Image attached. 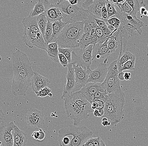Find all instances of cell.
<instances>
[{
  "label": "cell",
  "mask_w": 148,
  "mask_h": 146,
  "mask_svg": "<svg viewBox=\"0 0 148 146\" xmlns=\"http://www.w3.org/2000/svg\"><path fill=\"white\" fill-rule=\"evenodd\" d=\"M14 75L12 83V91L15 96L25 97L31 80L35 72L27 54L16 50L12 54Z\"/></svg>",
  "instance_id": "cell-1"
},
{
  "label": "cell",
  "mask_w": 148,
  "mask_h": 146,
  "mask_svg": "<svg viewBox=\"0 0 148 146\" xmlns=\"http://www.w3.org/2000/svg\"><path fill=\"white\" fill-rule=\"evenodd\" d=\"M65 108L67 118L73 121L74 125L77 126L81 121L89 118V114L93 112L91 104L79 91L70 95L64 101Z\"/></svg>",
  "instance_id": "cell-2"
},
{
  "label": "cell",
  "mask_w": 148,
  "mask_h": 146,
  "mask_svg": "<svg viewBox=\"0 0 148 146\" xmlns=\"http://www.w3.org/2000/svg\"><path fill=\"white\" fill-rule=\"evenodd\" d=\"M125 102V94L121 88H116L108 95V99L104 103L103 118L110 120L111 126H116L123 119Z\"/></svg>",
  "instance_id": "cell-3"
},
{
  "label": "cell",
  "mask_w": 148,
  "mask_h": 146,
  "mask_svg": "<svg viewBox=\"0 0 148 146\" xmlns=\"http://www.w3.org/2000/svg\"><path fill=\"white\" fill-rule=\"evenodd\" d=\"M117 8L118 13L115 16L120 19L121 24L120 27L110 38H115L119 42L124 39L127 40L136 36L137 33L141 35L142 28L144 26L143 22L138 19L136 16L122 12L117 6Z\"/></svg>",
  "instance_id": "cell-4"
},
{
  "label": "cell",
  "mask_w": 148,
  "mask_h": 146,
  "mask_svg": "<svg viewBox=\"0 0 148 146\" xmlns=\"http://www.w3.org/2000/svg\"><path fill=\"white\" fill-rule=\"evenodd\" d=\"M84 27L83 22L66 25L55 42L60 48H79V41L84 33Z\"/></svg>",
  "instance_id": "cell-5"
},
{
  "label": "cell",
  "mask_w": 148,
  "mask_h": 146,
  "mask_svg": "<svg viewBox=\"0 0 148 146\" xmlns=\"http://www.w3.org/2000/svg\"><path fill=\"white\" fill-rule=\"evenodd\" d=\"M56 4L63 16L62 21L67 24L83 22L87 19L90 14L88 11L78 5H72L66 0H60Z\"/></svg>",
  "instance_id": "cell-6"
},
{
  "label": "cell",
  "mask_w": 148,
  "mask_h": 146,
  "mask_svg": "<svg viewBox=\"0 0 148 146\" xmlns=\"http://www.w3.org/2000/svg\"><path fill=\"white\" fill-rule=\"evenodd\" d=\"M58 138L71 136L70 144L68 146H83L92 135V131L85 126L77 127L74 125L62 128L59 131Z\"/></svg>",
  "instance_id": "cell-7"
},
{
  "label": "cell",
  "mask_w": 148,
  "mask_h": 146,
  "mask_svg": "<svg viewBox=\"0 0 148 146\" xmlns=\"http://www.w3.org/2000/svg\"><path fill=\"white\" fill-rule=\"evenodd\" d=\"M118 62L117 59L112 62L109 65L106 79L102 84L103 87L108 94L116 88H121L120 80L118 78L119 72L118 69Z\"/></svg>",
  "instance_id": "cell-8"
},
{
  "label": "cell",
  "mask_w": 148,
  "mask_h": 146,
  "mask_svg": "<svg viewBox=\"0 0 148 146\" xmlns=\"http://www.w3.org/2000/svg\"><path fill=\"white\" fill-rule=\"evenodd\" d=\"M93 45H90L84 49H80L77 53L73 51L72 53V63L73 65L82 67L87 70L90 68L92 61V50Z\"/></svg>",
  "instance_id": "cell-9"
},
{
  "label": "cell",
  "mask_w": 148,
  "mask_h": 146,
  "mask_svg": "<svg viewBox=\"0 0 148 146\" xmlns=\"http://www.w3.org/2000/svg\"><path fill=\"white\" fill-rule=\"evenodd\" d=\"M23 41L30 49L35 47L46 51L47 45L41 32L35 33L25 29L23 35Z\"/></svg>",
  "instance_id": "cell-10"
},
{
  "label": "cell",
  "mask_w": 148,
  "mask_h": 146,
  "mask_svg": "<svg viewBox=\"0 0 148 146\" xmlns=\"http://www.w3.org/2000/svg\"><path fill=\"white\" fill-rule=\"evenodd\" d=\"M68 71L66 75V83L64 86L63 93L61 98L64 101L74 93L77 92L75 69L72 63L68 64Z\"/></svg>",
  "instance_id": "cell-11"
},
{
  "label": "cell",
  "mask_w": 148,
  "mask_h": 146,
  "mask_svg": "<svg viewBox=\"0 0 148 146\" xmlns=\"http://www.w3.org/2000/svg\"><path fill=\"white\" fill-rule=\"evenodd\" d=\"M108 70V67L105 63L100 64L98 67L93 71L89 68L87 70L88 74V83L103 84L106 79Z\"/></svg>",
  "instance_id": "cell-12"
},
{
  "label": "cell",
  "mask_w": 148,
  "mask_h": 146,
  "mask_svg": "<svg viewBox=\"0 0 148 146\" xmlns=\"http://www.w3.org/2000/svg\"><path fill=\"white\" fill-rule=\"evenodd\" d=\"M15 125L13 122L7 123L0 127V141L1 146H14V136L13 134Z\"/></svg>",
  "instance_id": "cell-13"
},
{
  "label": "cell",
  "mask_w": 148,
  "mask_h": 146,
  "mask_svg": "<svg viewBox=\"0 0 148 146\" xmlns=\"http://www.w3.org/2000/svg\"><path fill=\"white\" fill-rule=\"evenodd\" d=\"M44 115L43 112L36 108H31L26 115L27 124L32 127L40 128L44 125Z\"/></svg>",
  "instance_id": "cell-14"
},
{
  "label": "cell",
  "mask_w": 148,
  "mask_h": 146,
  "mask_svg": "<svg viewBox=\"0 0 148 146\" xmlns=\"http://www.w3.org/2000/svg\"><path fill=\"white\" fill-rule=\"evenodd\" d=\"M42 2L46 9L45 13L48 21L53 24L56 21L62 20V14L56 3L52 4L47 0H42Z\"/></svg>",
  "instance_id": "cell-15"
},
{
  "label": "cell",
  "mask_w": 148,
  "mask_h": 146,
  "mask_svg": "<svg viewBox=\"0 0 148 146\" xmlns=\"http://www.w3.org/2000/svg\"><path fill=\"white\" fill-rule=\"evenodd\" d=\"M79 91L83 94L87 99L92 104L94 101V96L98 91L105 92L102 84L88 83Z\"/></svg>",
  "instance_id": "cell-16"
},
{
  "label": "cell",
  "mask_w": 148,
  "mask_h": 146,
  "mask_svg": "<svg viewBox=\"0 0 148 146\" xmlns=\"http://www.w3.org/2000/svg\"><path fill=\"white\" fill-rule=\"evenodd\" d=\"M73 66L75 76L76 91L77 92L88 84V74L87 71L84 70L82 67L76 65H73Z\"/></svg>",
  "instance_id": "cell-17"
},
{
  "label": "cell",
  "mask_w": 148,
  "mask_h": 146,
  "mask_svg": "<svg viewBox=\"0 0 148 146\" xmlns=\"http://www.w3.org/2000/svg\"><path fill=\"white\" fill-rule=\"evenodd\" d=\"M108 39L106 42L102 44L97 43L93 46L92 53L93 61L94 60L108 59V57L111 54L107 46Z\"/></svg>",
  "instance_id": "cell-18"
},
{
  "label": "cell",
  "mask_w": 148,
  "mask_h": 146,
  "mask_svg": "<svg viewBox=\"0 0 148 146\" xmlns=\"http://www.w3.org/2000/svg\"><path fill=\"white\" fill-rule=\"evenodd\" d=\"M50 84V81L49 79L36 72H35V75L31 80V87L35 93L48 87Z\"/></svg>",
  "instance_id": "cell-19"
},
{
  "label": "cell",
  "mask_w": 148,
  "mask_h": 146,
  "mask_svg": "<svg viewBox=\"0 0 148 146\" xmlns=\"http://www.w3.org/2000/svg\"><path fill=\"white\" fill-rule=\"evenodd\" d=\"M106 0H93V2L88 7V11L90 14L96 17V19H101V10L104 5H106Z\"/></svg>",
  "instance_id": "cell-20"
},
{
  "label": "cell",
  "mask_w": 148,
  "mask_h": 146,
  "mask_svg": "<svg viewBox=\"0 0 148 146\" xmlns=\"http://www.w3.org/2000/svg\"><path fill=\"white\" fill-rule=\"evenodd\" d=\"M13 134L14 146H25L27 141V135L15 125Z\"/></svg>",
  "instance_id": "cell-21"
},
{
  "label": "cell",
  "mask_w": 148,
  "mask_h": 146,
  "mask_svg": "<svg viewBox=\"0 0 148 146\" xmlns=\"http://www.w3.org/2000/svg\"><path fill=\"white\" fill-rule=\"evenodd\" d=\"M37 19V16L32 17L29 16L24 18L23 21V23L25 29L35 33L41 32L39 28Z\"/></svg>",
  "instance_id": "cell-22"
},
{
  "label": "cell",
  "mask_w": 148,
  "mask_h": 146,
  "mask_svg": "<svg viewBox=\"0 0 148 146\" xmlns=\"http://www.w3.org/2000/svg\"><path fill=\"white\" fill-rule=\"evenodd\" d=\"M46 52L52 61L59 63V46L56 42H51L47 45Z\"/></svg>",
  "instance_id": "cell-23"
},
{
  "label": "cell",
  "mask_w": 148,
  "mask_h": 146,
  "mask_svg": "<svg viewBox=\"0 0 148 146\" xmlns=\"http://www.w3.org/2000/svg\"><path fill=\"white\" fill-rule=\"evenodd\" d=\"M66 24L62 21H56L52 24L53 36L51 42H55Z\"/></svg>",
  "instance_id": "cell-24"
},
{
  "label": "cell",
  "mask_w": 148,
  "mask_h": 146,
  "mask_svg": "<svg viewBox=\"0 0 148 146\" xmlns=\"http://www.w3.org/2000/svg\"><path fill=\"white\" fill-rule=\"evenodd\" d=\"M95 19H96V17L93 15L90 14V17L83 22L84 24V33H90L92 29H96L98 25Z\"/></svg>",
  "instance_id": "cell-25"
},
{
  "label": "cell",
  "mask_w": 148,
  "mask_h": 146,
  "mask_svg": "<svg viewBox=\"0 0 148 146\" xmlns=\"http://www.w3.org/2000/svg\"><path fill=\"white\" fill-rule=\"evenodd\" d=\"M112 1L122 12L127 14H132L133 9L126 1Z\"/></svg>",
  "instance_id": "cell-26"
},
{
  "label": "cell",
  "mask_w": 148,
  "mask_h": 146,
  "mask_svg": "<svg viewBox=\"0 0 148 146\" xmlns=\"http://www.w3.org/2000/svg\"><path fill=\"white\" fill-rule=\"evenodd\" d=\"M45 11L46 9L43 4L42 0H39L35 4L33 10L30 12L29 16L32 17L37 16L45 13Z\"/></svg>",
  "instance_id": "cell-27"
},
{
  "label": "cell",
  "mask_w": 148,
  "mask_h": 146,
  "mask_svg": "<svg viewBox=\"0 0 148 146\" xmlns=\"http://www.w3.org/2000/svg\"><path fill=\"white\" fill-rule=\"evenodd\" d=\"M37 20L39 28L43 36L45 34L48 22L45 13L37 16Z\"/></svg>",
  "instance_id": "cell-28"
},
{
  "label": "cell",
  "mask_w": 148,
  "mask_h": 146,
  "mask_svg": "<svg viewBox=\"0 0 148 146\" xmlns=\"http://www.w3.org/2000/svg\"><path fill=\"white\" fill-rule=\"evenodd\" d=\"M91 44L90 33H84L79 41V48L80 49H84Z\"/></svg>",
  "instance_id": "cell-29"
},
{
  "label": "cell",
  "mask_w": 148,
  "mask_h": 146,
  "mask_svg": "<svg viewBox=\"0 0 148 146\" xmlns=\"http://www.w3.org/2000/svg\"><path fill=\"white\" fill-rule=\"evenodd\" d=\"M52 24L50 22L48 21L45 34L43 36L47 45L51 42L53 36Z\"/></svg>",
  "instance_id": "cell-30"
},
{
  "label": "cell",
  "mask_w": 148,
  "mask_h": 146,
  "mask_svg": "<svg viewBox=\"0 0 148 146\" xmlns=\"http://www.w3.org/2000/svg\"><path fill=\"white\" fill-rule=\"evenodd\" d=\"M107 12H108V18H110L117 14V11L116 8V5L112 1H107L106 5Z\"/></svg>",
  "instance_id": "cell-31"
},
{
  "label": "cell",
  "mask_w": 148,
  "mask_h": 146,
  "mask_svg": "<svg viewBox=\"0 0 148 146\" xmlns=\"http://www.w3.org/2000/svg\"><path fill=\"white\" fill-rule=\"evenodd\" d=\"M136 59L130 60L124 64L120 68L118 69L119 73L124 71H134L135 70Z\"/></svg>",
  "instance_id": "cell-32"
},
{
  "label": "cell",
  "mask_w": 148,
  "mask_h": 146,
  "mask_svg": "<svg viewBox=\"0 0 148 146\" xmlns=\"http://www.w3.org/2000/svg\"><path fill=\"white\" fill-rule=\"evenodd\" d=\"M119 42L114 38H109L107 42V46L110 53L114 52L118 48Z\"/></svg>",
  "instance_id": "cell-33"
},
{
  "label": "cell",
  "mask_w": 148,
  "mask_h": 146,
  "mask_svg": "<svg viewBox=\"0 0 148 146\" xmlns=\"http://www.w3.org/2000/svg\"><path fill=\"white\" fill-rule=\"evenodd\" d=\"M126 1L133 9V12L131 14L136 16L140 8L139 1L138 0H127Z\"/></svg>",
  "instance_id": "cell-34"
},
{
  "label": "cell",
  "mask_w": 148,
  "mask_h": 146,
  "mask_svg": "<svg viewBox=\"0 0 148 146\" xmlns=\"http://www.w3.org/2000/svg\"><path fill=\"white\" fill-rule=\"evenodd\" d=\"M73 51L70 49L59 47V53H62L67 58L69 63H72V53Z\"/></svg>",
  "instance_id": "cell-35"
},
{
  "label": "cell",
  "mask_w": 148,
  "mask_h": 146,
  "mask_svg": "<svg viewBox=\"0 0 148 146\" xmlns=\"http://www.w3.org/2000/svg\"><path fill=\"white\" fill-rule=\"evenodd\" d=\"M95 32L97 34V37L99 38V42L98 43L100 44H102L106 42L109 38H107L105 37L104 33L102 30L97 26L95 29Z\"/></svg>",
  "instance_id": "cell-36"
},
{
  "label": "cell",
  "mask_w": 148,
  "mask_h": 146,
  "mask_svg": "<svg viewBox=\"0 0 148 146\" xmlns=\"http://www.w3.org/2000/svg\"><path fill=\"white\" fill-rule=\"evenodd\" d=\"M102 139L100 137L91 138L89 139L83 146H99L100 145Z\"/></svg>",
  "instance_id": "cell-37"
},
{
  "label": "cell",
  "mask_w": 148,
  "mask_h": 146,
  "mask_svg": "<svg viewBox=\"0 0 148 146\" xmlns=\"http://www.w3.org/2000/svg\"><path fill=\"white\" fill-rule=\"evenodd\" d=\"M108 95L106 93V91L105 92H101V91H98L95 94L94 96V101L95 100H100L102 101L103 102H106L107 100L108 97Z\"/></svg>",
  "instance_id": "cell-38"
},
{
  "label": "cell",
  "mask_w": 148,
  "mask_h": 146,
  "mask_svg": "<svg viewBox=\"0 0 148 146\" xmlns=\"http://www.w3.org/2000/svg\"><path fill=\"white\" fill-rule=\"evenodd\" d=\"M107 23L111 25L112 26L116 29H118L120 27L121 21L119 18L114 16L109 18L107 20Z\"/></svg>",
  "instance_id": "cell-39"
},
{
  "label": "cell",
  "mask_w": 148,
  "mask_h": 146,
  "mask_svg": "<svg viewBox=\"0 0 148 146\" xmlns=\"http://www.w3.org/2000/svg\"><path fill=\"white\" fill-rule=\"evenodd\" d=\"M51 91V89L49 88L48 87H46L40 90L39 91L35 92L37 97H39L43 98L49 96V94H50Z\"/></svg>",
  "instance_id": "cell-40"
},
{
  "label": "cell",
  "mask_w": 148,
  "mask_h": 146,
  "mask_svg": "<svg viewBox=\"0 0 148 146\" xmlns=\"http://www.w3.org/2000/svg\"><path fill=\"white\" fill-rule=\"evenodd\" d=\"M104 103L100 100H95L91 104V108L93 110L98 109H103Z\"/></svg>",
  "instance_id": "cell-41"
},
{
  "label": "cell",
  "mask_w": 148,
  "mask_h": 146,
  "mask_svg": "<svg viewBox=\"0 0 148 146\" xmlns=\"http://www.w3.org/2000/svg\"><path fill=\"white\" fill-rule=\"evenodd\" d=\"M95 29H93L90 33V40H91V44L94 45L97 44L99 42V38L97 37V34H96V32H95Z\"/></svg>",
  "instance_id": "cell-42"
},
{
  "label": "cell",
  "mask_w": 148,
  "mask_h": 146,
  "mask_svg": "<svg viewBox=\"0 0 148 146\" xmlns=\"http://www.w3.org/2000/svg\"><path fill=\"white\" fill-rule=\"evenodd\" d=\"M59 58L60 63L62 66L64 67H66L68 66L69 64V61H68L67 58L65 57L63 54L59 53Z\"/></svg>",
  "instance_id": "cell-43"
},
{
  "label": "cell",
  "mask_w": 148,
  "mask_h": 146,
  "mask_svg": "<svg viewBox=\"0 0 148 146\" xmlns=\"http://www.w3.org/2000/svg\"><path fill=\"white\" fill-rule=\"evenodd\" d=\"M101 14L102 20L105 21V22H107V20L109 19V18H108V12H107L106 5H104L103 7L101 10Z\"/></svg>",
  "instance_id": "cell-44"
},
{
  "label": "cell",
  "mask_w": 148,
  "mask_h": 146,
  "mask_svg": "<svg viewBox=\"0 0 148 146\" xmlns=\"http://www.w3.org/2000/svg\"><path fill=\"white\" fill-rule=\"evenodd\" d=\"M94 115L98 118H101L104 115V111L103 109H98L94 110L93 111Z\"/></svg>",
  "instance_id": "cell-45"
},
{
  "label": "cell",
  "mask_w": 148,
  "mask_h": 146,
  "mask_svg": "<svg viewBox=\"0 0 148 146\" xmlns=\"http://www.w3.org/2000/svg\"><path fill=\"white\" fill-rule=\"evenodd\" d=\"M39 131L40 132V136L39 138V139L38 141H42L43 140H44V139H45V133H44V132L42 131L41 128H40Z\"/></svg>",
  "instance_id": "cell-46"
},
{
  "label": "cell",
  "mask_w": 148,
  "mask_h": 146,
  "mask_svg": "<svg viewBox=\"0 0 148 146\" xmlns=\"http://www.w3.org/2000/svg\"><path fill=\"white\" fill-rule=\"evenodd\" d=\"M5 120V115L3 113L1 108V110H0V123H1V125L2 124V123L4 122Z\"/></svg>",
  "instance_id": "cell-47"
},
{
  "label": "cell",
  "mask_w": 148,
  "mask_h": 146,
  "mask_svg": "<svg viewBox=\"0 0 148 146\" xmlns=\"http://www.w3.org/2000/svg\"><path fill=\"white\" fill-rule=\"evenodd\" d=\"M32 136L35 140H38L40 136V132L39 131H36L32 133Z\"/></svg>",
  "instance_id": "cell-48"
},
{
  "label": "cell",
  "mask_w": 148,
  "mask_h": 146,
  "mask_svg": "<svg viewBox=\"0 0 148 146\" xmlns=\"http://www.w3.org/2000/svg\"><path fill=\"white\" fill-rule=\"evenodd\" d=\"M131 73H125L124 74L125 80L128 81L131 79Z\"/></svg>",
  "instance_id": "cell-49"
},
{
  "label": "cell",
  "mask_w": 148,
  "mask_h": 146,
  "mask_svg": "<svg viewBox=\"0 0 148 146\" xmlns=\"http://www.w3.org/2000/svg\"><path fill=\"white\" fill-rule=\"evenodd\" d=\"M124 74L125 73H124L123 72L119 73V75H118V78H119V80H122V81L125 80Z\"/></svg>",
  "instance_id": "cell-50"
},
{
  "label": "cell",
  "mask_w": 148,
  "mask_h": 146,
  "mask_svg": "<svg viewBox=\"0 0 148 146\" xmlns=\"http://www.w3.org/2000/svg\"><path fill=\"white\" fill-rule=\"evenodd\" d=\"M68 2L70 3L71 5H78V2H79V0H74V1H69L68 0Z\"/></svg>",
  "instance_id": "cell-51"
},
{
  "label": "cell",
  "mask_w": 148,
  "mask_h": 146,
  "mask_svg": "<svg viewBox=\"0 0 148 146\" xmlns=\"http://www.w3.org/2000/svg\"><path fill=\"white\" fill-rule=\"evenodd\" d=\"M101 125L103 126H108V125H110L111 126V123L110 122L108 121H102L101 123Z\"/></svg>",
  "instance_id": "cell-52"
},
{
  "label": "cell",
  "mask_w": 148,
  "mask_h": 146,
  "mask_svg": "<svg viewBox=\"0 0 148 146\" xmlns=\"http://www.w3.org/2000/svg\"><path fill=\"white\" fill-rule=\"evenodd\" d=\"M146 11H147V10H146V8H145V7H140V13L141 14L143 15L144 12H146Z\"/></svg>",
  "instance_id": "cell-53"
},
{
  "label": "cell",
  "mask_w": 148,
  "mask_h": 146,
  "mask_svg": "<svg viewBox=\"0 0 148 146\" xmlns=\"http://www.w3.org/2000/svg\"><path fill=\"white\" fill-rule=\"evenodd\" d=\"M99 146H106V145H105V143H104V141H103L102 140H101V143L100 145Z\"/></svg>",
  "instance_id": "cell-54"
},
{
  "label": "cell",
  "mask_w": 148,
  "mask_h": 146,
  "mask_svg": "<svg viewBox=\"0 0 148 146\" xmlns=\"http://www.w3.org/2000/svg\"><path fill=\"white\" fill-rule=\"evenodd\" d=\"M108 121V118H103L102 121Z\"/></svg>",
  "instance_id": "cell-55"
},
{
  "label": "cell",
  "mask_w": 148,
  "mask_h": 146,
  "mask_svg": "<svg viewBox=\"0 0 148 146\" xmlns=\"http://www.w3.org/2000/svg\"><path fill=\"white\" fill-rule=\"evenodd\" d=\"M148 14V11H146V12H144V13H143V15L144 16H147V15Z\"/></svg>",
  "instance_id": "cell-56"
},
{
  "label": "cell",
  "mask_w": 148,
  "mask_h": 146,
  "mask_svg": "<svg viewBox=\"0 0 148 146\" xmlns=\"http://www.w3.org/2000/svg\"><path fill=\"white\" fill-rule=\"evenodd\" d=\"M49 96L50 97H52V94L51 93L50 94H49Z\"/></svg>",
  "instance_id": "cell-57"
},
{
  "label": "cell",
  "mask_w": 148,
  "mask_h": 146,
  "mask_svg": "<svg viewBox=\"0 0 148 146\" xmlns=\"http://www.w3.org/2000/svg\"><path fill=\"white\" fill-rule=\"evenodd\" d=\"M147 17H148V14H147Z\"/></svg>",
  "instance_id": "cell-58"
}]
</instances>
